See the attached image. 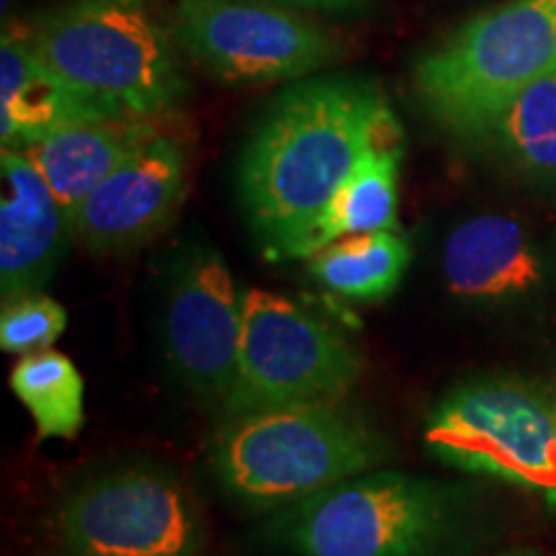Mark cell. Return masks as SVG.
<instances>
[{
    "label": "cell",
    "instance_id": "2e32d148",
    "mask_svg": "<svg viewBox=\"0 0 556 556\" xmlns=\"http://www.w3.org/2000/svg\"><path fill=\"white\" fill-rule=\"evenodd\" d=\"M400 163H402V131H392L368 148L351 176L319 212L307 232L294 242L287 261L309 258L319 248L330 245L351 235L384 232L400 229Z\"/></svg>",
    "mask_w": 556,
    "mask_h": 556
},
{
    "label": "cell",
    "instance_id": "8fae6325",
    "mask_svg": "<svg viewBox=\"0 0 556 556\" xmlns=\"http://www.w3.org/2000/svg\"><path fill=\"white\" fill-rule=\"evenodd\" d=\"M184 197V148L176 139L155 135L75 208V240L93 253H119L142 245L176 217Z\"/></svg>",
    "mask_w": 556,
    "mask_h": 556
},
{
    "label": "cell",
    "instance_id": "5b68a950",
    "mask_svg": "<svg viewBox=\"0 0 556 556\" xmlns=\"http://www.w3.org/2000/svg\"><path fill=\"white\" fill-rule=\"evenodd\" d=\"M274 526L296 556H433L448 531V503L420 477L364 471L283 507Z\"/></svg>",
    "mask_w": 556,
    "mask_h": 556
},
{
    "label": "cell",
    "instance_id": "ba28073f",
    "mask_svg": "<svg viewBox=\"0 0 556 556\" xmlns=\"http://www.w3.org/2000/svg\"><path fill=\"white\" fill-rule=\"evenodd\" d=\"M73 556H199L204 523L178 479L127 469L73 492L58 518Z\"/></svg>",
    "mask_w": 556,
    "mask_h": 556
},
{
    "label": "cell",
    "instance_id": "ffe728a7",
    "mask_svg": "<svg viewBox=\"0 0 556 556\" xmlns=\"http://www.w3.org/2000/svg\"><path fill=\"white\" fill-rule=\"evenodd\" d=\"M65 328V307L41 291L5 299L0 312V348L13 356H29L52 348Z\"/></svg>",
    "mask_w": 556,
    "mask_h": 556
},
{
    "label": "cell",
    "instance_id": "9c48e42d",
    "mask_svg": "<svg viewBox=\"0 0 556 556\" xmlns=\"http://www.w3.org/2000/svg\"><path fill=\"white\" fill-rule=\"evenodd\" d=\"M180 47L229 83L294 80L336 58V41L312 21L245 0H180Z\"/></svg>",
    "mask_w": 556,
    "mask_h": 556
},
{
    "label": "cell",
    "instance_id": "6da1fadb",
    "mask_svg": "<svg viewBox=\"0 0 556 556\" xmlns=\"http://www.w3.org/2000/svg\"><path fill=\"white\" fill-rule=\"evenodd\" d=\"M400 124L353 78L307 80L266 111L240 157V204L268 261H287L361 155Z\"/></svg>",
    "mask_w": 556,
    "mask_h": 556
},
{
    "label": "cell",
    "instance_id": "603a6c76",
    "mask_svg": "<svg viewBox=\"0 0 556 556\" xmlns=\"http://www.w3.org/2000/svg\"><path fill=\"white\" fill-rule=\"evenodd\" d=\"M523 556H528V554H523Z\"/></svg>",
    "mask_w": 556,
    "mask_h": 556
},
{
    "label": "cell",
    "instance_id": "5bb4252c",
    "mask_svg": "<svg viewBox=\"0 0 556 556\" xmlns=\"http://www.w3.org/2000/svg\"><path fill=\"white\" fill-rule=\"evenodd\" d=\"M111 116L41 62L29 37L3 34L0 45V139L3 150H26L73 122Z\"/></svg>",
    "mask_w": 556,
    "mask_h": 556
},
{
    "label": "cell",
    "instance_id": "52a82bcc",
    "mask_svg": "<svg viewBox=\"0 0 556 556\" xmlns=\"http://www.w3.org/2000/svg\"><path fill=\"white\" fill-rule=\"evenodd\" d=\"M364 374L358 348L328 319L268 289L245 291L240 368L227 417L291 402L345 400Z\"/></svg>",
    "mask_w": 556,
    "mask_h": 556
},
{
    "label": "cell",
    "instance_id": "8992f818",
    "mask_svg": "<svg viewBox=\"0 0 556 556\" xmlns=\"http://www.w3.org/2000/svg\"><path fill=\"white\" fill-rule=\"evenodd\" d=\"M422 443L446 467L546 497L556 492V409L523 381L479 379L451 389L428 415Z\"/></svg>",
    "mask_w": 556,
    "mask_h": 556
},
{
    "label": "cell",
    "instance_id": "e0dca14e",
    "mask_svg": "<svg viewBox=\"0 0 556 556\" xmlns=\"http://www.w3.org/2000/svg\"><path fill=\"white\" fill-rule=\"evenodd\" d=\"M413 248L402 229L351 235L319 248L307 258L317 283L351 302H384L407 274Z\"/></svg>",
    "mask_w": 556,
    "mask_h": 556
},
{
    "label": "cell",
    "instance_id": "7c38bea8",
    "mask_svg": "<svg viewBox=\"0 0 556 556\" xmlns=\"http://www.w3.org/2000/svg\"><path fill=\"white\" fill-rule=\"evenodd\" d=\"M0 178V294L5 302L45 287L75 232L73 217L24 150H3Z\"/></svg>",
    "mask_w": 556,
    "mask_h": 556
},
{
    "label": "cell",
    "instance_id": "7402d4cb",
    "mask_svg": "<svg viewBox=\"0 0 556 556\" xmlns=\"http://www.w3.org/2000/svg\"><path fill=\"white\" fill-rule=\"evenodd\" d=\"M554 409H556V402H554ZM546 503H548V505H552V507H556V492H554V495H552V497H546Z\"/></svg>",
    "mask_w": 556,
    "mask_h": 556
},
{
    "label": "cell",
    "instance_id": "4fadbf2b",
    "mask_svg": "<svg viewBox=\"0 0 556 556\" xmlns=\"http://www.w3.org/2000/svg\"><path fill=\"white\" fill-rule=\"evenodd\" d=\"M451 294L475 302L523 296L544 281V263L520 222L482 214L448 235L441 255Z\"/></svg>",
    "mask_w": 556,
    "mask_h": 556
},
{
    "label": "cell",
    "instance_id": "30bf717a",
    "mask_svg": "<svg viewBox=\"0 0 556 556\" xmlns=\"http://www.w3.org/2000/svg\"><path fill=\"white\" fill-rule=\"evenodd\" d=\"M242 325L245 291L225 258L212 248L186 250L165 296V348L180 381L225 402L238 379Z\"/></svg>",
    "mask_w": 556,
    "mask_h": 556
},
{
    "label": "cell",
    "instance_id": "d6986e66",
    "mask_svg": "<svg viewBox=\"0 0 556 556\" xmlns=\"http://www.w3.org/2000/svg\"><path fill=\"white\" fill-rule=\"evenodd\" d=\"M11 389L29 409L41 441L75 438L86 420L83 377L65 353L47 351L21 356L11 371Z\"/></svg>",
    "mask_w": 556,
    "mask_h": 556
},
{
    "label": "cell",
    "instance_id": "44dd1931",
    "mask_svg": "<svg viewBox=\"0 0 556 556\" xmlns=\"http://www.w3.org/2000/svg\"><path fill=\"white\" fill-rule=\"evenodd\" d=\"M281 3L294 5H309V9H356V5L366 3V0H281Z\"/></svg>",
    "mask_w": 556,
    "mask_h": 556
},
{
    "label": "cell",
    "instance_id": "3957f363",
    "mask_svg": "<svg viewBox=\"0 0 556 556\" xmlns=\"http://www.w3.org/2000/svg\"><path fill=\"white\" fill-rule=\"evenodd\" d=\"M29 41L52 73L111 116L150 119L186 90L144 0H70L39 21Z\"/></svg>",
    "mask_w": 556,
    "mask_h": 556
},
{
    "label": "cell",
    "instance_id": "277c9868",
    "mask_svg": "<svg viewBox=\"0 0 556 556\" xmlns=\"http://www.w3.org/2000/svg\"><path fill=\"white\" fill-rule=\"evenodd\" d=\"M552 73L556 0H510L417 62L415 90L441 127L477 142L520 90Z\"/></svg>",
    "mask_w": 556,
    "mask_h": 556
},
{
    "label": "cell",
    "instance_id": "7a4b0ae2",
    "mask_svg": "<svg viewBox=\"0 0 556 556\" xmlns=\"http://www.w3.org/2000/svg\"><path fill=\"white\" fill-rule=\"evenodd\" d=\"M384 438L343 400L232 415L214 438L222 486L258 510L289 507L384 462Z\"/></svg>",
    "mask_w": 556,
    "mask_h": 556
},
{
    "label": "cell",
    "instance_id": "ac0fdd59",
    "mask_svg": "<svg viewBox=\"0 0 556 556\" xmlns=\"http://www.w3.org/2000/svg\"><path fill=\"white\" fill-rule=\"evenodd\" d=\"M477 142L492 144L528 176L556 178V73L520 90Z\"/></svg>",
    "mask_w": 556,
    "mask_h": 556
},
{
    "label": "cell",
    "instance_id": "9a60e30c",
    "mask_svg": "<svg viewBox=\"0 0 556 556\" xmlns=\"http://www.w3.org/2000/svg\"><path fill=\"white\" fill-rule=\"evenodd\" d=\"M152 137L148 119L99 116L60 127L24 152L73 217L88 193Z\"/></svg>",
    "mask_w": 556,
    "mask_h": 556
}]
</instances>
